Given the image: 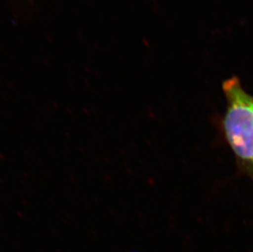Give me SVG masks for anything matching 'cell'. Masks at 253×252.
<instances>
[{"instance_id": "6da1fadb", "label": "cell", "mask_w": 253, "mask_h": 252, "mask_svg": "<svg viewBox=\"0 0 253 252\" xmlns=\"http://www.w3.org/2000/svg\"><path fill=\"white\" fill-rule=\"evenodd\" d=\"M222 89L226 100L223 133L241 171L253 183V95L236 76L224 81Z\"/></svg>"}]
</instances>
